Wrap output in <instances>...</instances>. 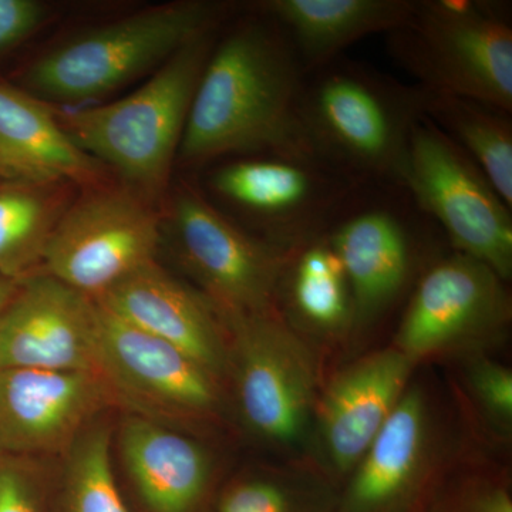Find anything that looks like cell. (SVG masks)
<instances>
[{
	"label": "cell",
	"instance_id": "cell-24",
	"mask_svg": "<svg viewBox=\"0 0 512 512\" xmlns=\"http://www.w3.org/2000/svg\"><path fill=\"white\" fill-rule=\"evenodd\" d=\"M72 187L23 181L0 185V275L19 282L40 271L50 235L73 201Z\"/></svg>",
	"mask_w": 512,
	"mask_h": 512
},
{
	"label": "cell",
	"instance_id": "cell-19",
	"mask_svg": "<svg viewBox=\"0 0 512 512\" xmlns=\"http://www.w3.org/2000/svg\"><path fill=\"white\" fill-rule=\"evenodd\" d=\"M414 5L416 0H256L245 8L284 32L306 74L367 36L389 35Z\"/></svg>",
	"mask_w": 512,
	"mask_h": 512
},
{
	"label": "cell",
	"instance_id": "cell-29",
	"mask_svg": "<svg viewBox=\"0 0 512 512\" xmlns=\"http://www.w3.org/2000/svg\"><path fill=\"white\" fill-rule=\"evenodd\" d=\"M0 512H42L35 485L19 468L0 466Z\"/></svg>",
	"mask_w": 512,
	"mask_h": 512
},
{
	"label": "cell",
	"instance_id": "cell-13",
	"mask_svg": "<svg viewBox=\"0 0 512 512\" xmlns=\"http://www.w3.org/2000/svg\"><path fill=\"white\" fill-rule=\"evenodd\" d=\"M96 372L114 400L136 407L148 419H197L214 412L220 400L217 377L187 353L101 305Z\"/></svg>",
	"mask_w": 512,
	"mask_h": 512
},
{
	"label": "cell",
	"instance_id": "cell-16",
	"mask_svg": "<svg viewBox=\"0 0 512 512\" xmlns=\"http://www.w3.org/2000/svg\"><path fill=\"white\" fill-rule=\"evenodd\" d=\"M96 301L134 328L183 350L217 379L227 372L228 333L220 312L156 261L126 276Z\"/></svg>",
	"mask_w": 512,
	"mask_h": 512
},
{
	"label": "cell",
	"instance_id": "cell-10",
	"mask_svg": "<svg viewBox=\"0 0 512 512\" xmlns=\"http://www.w3.org/2000/svg\"><path fill=\"white\" fill-rule=\"evenodd\" d=\"M163 225L178 261L221 316L275 309L289 252L251 237L188 183L171 194Z\"/></svg>",
	"mask_w": 512,
	"mask_h": 512
},
{
	"label": "cell",
	"instance_id": "cell-3",
	"mask_svg": "<svg viewBox=\"0 0 512 512\" xmlns=\"http://www.w3.org/2000/svg\"><path fill=\"white\" fill-rule=\"evenodd\" d=\"M222 26L178 50L124 99L56 113L60 126L124 185L156 202L170 184L192 97Z\"/></svg>",
	"mask_w": 512,
	"mask_h": 512
},
{
	"label": "cell",
	"instance_id": "cell-27",
	"mask_svg": "<svg viewBox=\"0 0 512 512\" xmlns=\"http://www.w3.org/2000/svg\"><path fill=\"white\" fill-rule=\"evenodd\" d=\"M473 389L481 406L498 423L507 424L512 420V373L497 363H478L471 376Z\"/></svg>",
	"mask_w": 512,
	"mask_h": 512
},
{
	"label": "cell",
	"instance_id": "cell-31",
	"mask_svg": "<svg viewBox=\"0 0 512 512\" xmlns=\"http://www.w3.org/2000/svg\"><path fill=\"white\" fill-rule=\"evenodd\" d=\"M16 289H18V282L0 275V320H2L3 313L8 308L10 301H12Z\"/></svg>",
	"mask_w": 512,
	"mask_h": 512
},
{
	"label": "cell",
	"instance_id": "cell-11",
	"mask_svg": "<svg viewBox=\"0 0 512 512\" xmlns=\"http://www.w3.org/2000/svg\"><path fill=\"white\" fill-rule=\"evenodd\" d=\"M221 318L242 416L258 436L295 443L308 426L318 387L309 346L276 309Z\"/></svg>",
	"mask_w": 512,
	"mask_h": 512
},
{
	"label": "cell",
	"instance_id": "cell-2",
	"mask_svg": "<svg viewBox=\"0 0 512 512\" xmlns=\"http://www.w3.org/2000/svg\"><path fill=\"white\" fill-rule=\"evenodd\" d=\"M424 89L343 55L305 74L299 93L303 147L350 183L403 185Z\"/></svg>",
	"mask_w": 512,
	"mask_h": 512
},
{
	"label": "cell",
	"instance_id": "cell-6",
	"mask_svg": "<svg viewBox=\"0 0 512 512\" xmlns=\"http://www.w3.org/2000/svg\"><path fill=\"white\" fill-rule=\"evenodd\" d=\"M353 299V326L383 318L409 299L420 276L446 252L439 227L417 207L403 185L357 187L326 229Z\"/></svg>",
	"mask_w": 512,
	"mask_h": 512
},
{
	"label": "cell",
	"instance_id": "cell-1",
	"mask_svg": "<svg viewBox=\"0 0 512 512\" xmlns=\"http://www.w3.org/2000/svg\"><path fill=\"white\" fill-rule=\"evenodd\" d=\"M239 9L218 33L192 97L177 157L188 170L248 154H309L296 116L305 79L298 56L271 19Z\"/></svg>",
	"mask_w": 512,
	"mask_h": 512
},
{
	"label": "cell",
	"instance_id": "cell-25",
	"mask_svg": "<svg viewBox=\"0 0 512 512\" xmlns=\"http://www.w3.org/2000/svg\"><path fill=\"white\" fill-rule=\"evenodd\" d=\"M63 512H130L114 480L109 427L74 440L63 488Z\"/></svg>",
	"mask_w": 512,
	"mask_h": 512
},
{
	"label": "cell",
	"instance_id": "cell-12",
	"mask_svg": "<svg viewBox=\"0 0 512 512\" xmlns=\"http://www.w3.org/2000/svg\"><path fill=\"white\" fill-rule=\"evenodd\" d=\"M510 319L507 282L490 266L450 249L414 286L393 346L416 363L497 338Z\"/></svg>",
	"mask_w": 512,
	"mask_h": 512
},
{
	"label": "cell",
	"instance_id": "cell-26",
	"mask_svg": "<svg viewBox=\"0 0 512 512\" xmlns=\"http://www.w3.org/2000/svg\"><path fill=\"white\" fill-rule=\"evenodd\" d=\"M214 512H303V508L285 485L255 478L229 487Z\"/></svg>",
	"mask_w": 512,
	"mask_h": 512
},
{
	"label": "cell",
	"instance_id": "cell-22",
	"mask_svg": "<svg viewBox=\"0 0 512 512\" xmlns=\"http://www.w3.org/2000/svg\"><path fill=\"white\" fill-rule=\"evenodd\" d=\"M275 309L286 322L338 335L353 326V299L345 268L325 237L286 256Z\"/></svg>",
	"mask_w": 512,
	"mask_h": 512
},
{
	"label": "cell",
	"instance_id": "cell-20",
	"mask_svg": "<svg viewBox=\"0 0 512 512\" xmlns=\"http://www.w3.org/2000/svg\"><path fill=\"white\" fill-rule=\"evenodd\" d=\"M121 456L148 512H197L211 466L200 444L148 417H130L120 437Z\"/></svg>",
	"mask_w": 512,
	"mask_h": 512
},
{
	"label": "cell",
	"instance_id": "cell-8",
	"mask_svg": "<svg viewBox=\"0 0 512 512\" xmlns=\"http://www.w3.org/2000/svg\"><path fill=\"white\" fill-rule=\"evenodd\" d=\"M403 187L439 227L451 251L512 276V208L477 167L426 117L410 137Z\"/></svg>",
	"mask_w": 512,
	"mask_h": 512
},
{
	"label": "cell",
	"instance_id": "cell-5",
	"mask_svg": "<svg viewBox=\"0 0 512 512\" xmlns=\"http://www.w3.org/2000/svg\"><path fill=\"white\" fill-rule=\"evenodd\" d=\"M386 39L389 55L417 86L512 113L510 2L416 0Z\"/></svg>",
	"mask_w": 512,
	"mask_h": 512
},
{
	"label": "cell",
	"instance_id": "cell-7",
	"mask_svg": "<svg viewBox=\"0 0 512 512\" xmlns=\"http://www.w3.org/2000/svg\"><path fill=\"white\" fill-rule=\"evenodd\" d=\"M205 168V197L251 237L286 254L323 237L359 187L309 154H248Z\"/></svg>",
	"mask_w": 512,
	"mask_h": 512
},
{
	"label": "cell",
	"instance_id": "cell-21",
	"mask_svg": "<svg viewBox=\"0 0 512 512\" xmlns=\"http://www.w3.org/2000/svg\"><path fill=\"white\" fill-rule=\"evenodd\" d=\"M427 407L407 390L355 467L340 512H390L409 495L424 461Z\"/></svg>",
	"mask_w": 512,
	"mask_h": 512
},
{
	"label": "cell",
	"instance_id": "cell-23",
	"mask_svg": "<svg viewBox=\"0 0 512 512\" xmlns=\"http://www.w3.org/2000/svg\"><path fill=\"white\" fill-rule=\"evenodd\" d=\"M423 114L483 171L512 208V113L424 89Z\"/></svg>",
	"mask_w": 512,
	"mask_h": 512
},
{
	"label": "cell",
	"instance_id": "cell-4",
	"mask_svg": "<svg viewBox=\"0 0 512 512\" xmlns=\"http://www.w3.org/2000/svg\"><path fill=\"white\" fill-rule=\"evenodd\" d=\"M238 6L184 0L140 10L80 33L37 57L25 92L45 103H93L163 66L178 50L220 28Z\"/></svg>",
	"mask_w": 512,
	"mask_h": 512
},
{
	"label": "cell",
	"instance_id": "cell-17",
	"mask_svg": "<svg viewBox=\"0 0 512 512\" xmlns=\"http://www.w3.org/2000/svg\"><path fill=\"white\" fill-rule=\"evenodd\" d=\"M416 363L399 349L372 353L338 373L319 407L320 429L330 460L353 470L407 392Z\"/></svg>",
	"mask_w": 512,
	"mask_h": 512
},
{
	"label": "cell",
	"instance_id": "cell-30",
	"mask_svg": "<svg viewBox=\"0 0 512 512\" xmlns=\"http://www.w3.org/2000/svg\"><path fill=\"white\" fill-rule=\"evenodd\" d=\"M453 512H512V498L507 488L481 485L468 491Z\"/></svg>",
	"mask_w": 512,
	"mask_h": 512
},
{
	"label": "cell",
	"instance_id": "cell-18",
	"mask_svg": "<svg viewBox=\"0 0 512 512\" xmlns=\"http://www.w3.org/2000/svg\"><path fill=\"white\" fill-rule=\"evenodd\" d=\"M0 177L86 188L107 184L104 165L74 143L49 104L5 83H0Z\"/></svg>",
	"mask_w": 512,
	"mask_h": 512
},
{
	"label": "cell",
	"instance_id": "cell-14",
	"mask_svg": "<svg viewBox=\"0 0 512 512\" xmlns=\"http://www.w3.org/2000/svg\"><path fill=\"white\" fill-rule=\"evenodd\" d=\"M99 305L53 276L18 282L0 320V369L96 372Z\"/></svg>",
	"mask_w": 512,
	"mask_h": 512
},
{
	"label": "cell",
	"instance_id": "cell-15",
	"mask_svg": "<svg viewBox=\"0 0 512 512\" xmlns=\"http://www.w3.org/2000/svg\"><path fill=\"white\" fill-rule=\"evenodd\" d=\"M111 402L113 393L99 373L0 369V454L69 446Z\"/></svg>",
	"mask_w": 512,
	"mask_h": 512
},
{
	"label": "cell",
	"instance_id": "cell-9",
	"mask_svg": "<svg viewBox=\"0 0 512 512\" xmlns=\"http://www.w3.org/2000/svg\"><path fill=\"white\" fill-rule=\"evenodd\" d=\"M161 237L156 202L127 185L87 188L53 229L39 272L97 299L156 261Z\"/></svg>",
	"mask_w": 512,
	"mask_h": 512
},
{
	"label": "cell",
	"instance_id": "cell-28",
	"mask_svg": "<svg viewBox=\"0 0 512 512\" xmlns=\"http://www.w3.org/2000/svg\"><path fill=\"white\" fill-rule=\"evenodd\" d=\"M45 19V6L35 0H0V52L25 42Z\"/></svg>",
	"mask_w": 512,
	"mask_h": 512
}]
</instances>
